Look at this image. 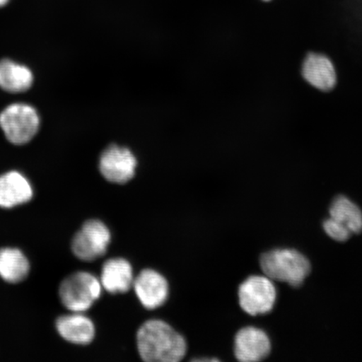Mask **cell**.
<instances>
[{
    "label": "cell",
    "instance_id": "obj_1",
    "mask_svg": "<svg viewBox=\"0 0 362 362\" xmlns=\"http://www.w3.org/2000/svg\"><path fill=\"white\" fill-rule=\"evenodd\" d=\"M140 357L148 362H178L187 354V344L180 333L165 321H146L137 333Z\"/></svg>",
    "mask_w": 362,
    "mask_h": 362
},
{
    "label": "cell",
    "instance_id": "obj_2",
    "mask_svg": "<svg viewBox=\"0 0 362 362\" xmlns=\"http://www.w3.org/2000/svg\"><path fill=\"white\" fill-rule=\"evenodd\" d=\"M262 272L275 281L300 286L310 272V261L294 249H274L260 257Z\"/></svg>",
    "mask_w": 362,
    "mask_h": 362
},
{
    "label": "cell",
    "instance_id": "obj_3",
    "mask_svg": "<svg viewBox=\"0 0 362 362\" xmlns=\"http://www.w3.org/2000/svg\"><path fill=\"white\" fill-rule=\"evenodd\" d=\"M100 280L88 272H76L61 284L59 296L63 305L72 312L81 313L90 309L101 296Z\"/></svg>",
    "mask_w": 362,
    "mask_h": 362
},
{
    "label": "cell",
    "instance_id": "obj_4",
    "mask_svg": "<svg viewBox=\"0 0 362 362\" xmlns=\"http://www.w3.org/2000/svg\"><path fill=\"white\" fill-rule=\"evenodd\" d=\"M0 127L8 141L21 146L30 142L37 134L40 117L33 107L15 103L0 115Z\"/></svg>",
    "mask_w": 362,
    "mask_h": 362
},
{
    "label": "cell",
    "instance_id": "obj_5",
    "mask_svg": "<svg viewBox=\"0 0 362 362\" xmlns=\"http://www.w3.org/2000/svg\"><path fill=\"white\" fill-rule=\"evenodd\" d=\"M276 297L277 292L273 280L267 276H251L238 289L240 306L251 315L269 313L273 310Z\"/></svg>",
    "mask_w": 362,
    "mask_h": 362
},
{
    "label": "cell",
    "instance_id": "obj_6",
    "mask_svg": "<svg viewBox=\"0 0 362 362\" xmlns=\"http://www.w3.org/2000/svg\"><path fill=\"white\" fill-rule=\"evenodd\" d=\"M111 242V233L99 220L86 221L72 240L71 249L80 260L90 262L105 255Z\"/></svg>",
    "mask_w": 362,
    "mask_h": 362
},
{
    "label": "cell",
    "instance_id": "obj_7",
    "mask_svg": "<svg viewBox=\"0 0 362 362\" xmlns=\"http://www.w3.org/2000/svg\"><path fill=\"white\" fill-rule=\"evenodd\" d=\"M138 160L129 148L112 144L99 158V170L107 181L125 184L134 177Z\"/></svg>",
    "mask_w": 362,
    "mask_h": 362
},
{
    "label": "cell",
    "instance_id": "obj_8",
    "mask_svg": "<svg viewBox=\"0 0 362 362\" xmlns=\"http://www.w3.org/2000/svg\"><path fill=\"white\" fill-rule=\"evenodd\" d=\"M133 285L139 301L148 310L157 309L168 298V282L156 270L144 269L134 279Z\"/></svg>",
    "mask_w": 362,
    "mask_h": 362
},
{
    "label": "cell",
    "instance_id": "obj_9",
    "mask_svg": "<svg viewBox=\"0 0 362 362\" xmlns=\"http://www.w3.org/2000/svg\"><path fill=\"white\" fill-rule=\"evenodd\" d=\"M271 351L270 339L264 330L255 327L240 329L235 337V356L243 362L259 361Z\"/></svg>",
    "mask_w": 362,
    "mask_h": 362
},
{
    "label": "cell",
    "instance_id": "obj_10",
    "mask_svg": "<svg viewBox=\"0 0 362 362\" xmlns=\"http://www.w3.org/2000/svg\"><path fill=\"white\" fill-rule=\"evenodd\" d=\"M302 74L312 87L324 92L333 89L337 83L333 63L323 54H309L303 63Z\"/></svg>",
    "mask_w": 362,
    "mask_h": 362
},
{
    "label": "cell",
    "instance_id": "obj_11",
    "mask_svg": "<svg viewBox=\"0 0 362 362\" xmlns=\"http://www.w3.org/2000/svg\"><path fill=\"white\" fill-rule=\"evenodd\" d=\"M33 197V187L16 171L0 176V207L12 208L28 202Z\"/></svg>",
    "mask_w": 362,
    "mask_h": 362
},
{
    "label": "cell",
    "instance_id": "obj_12",
    "mask_svg": "<svg viewBox=\"0 0 362 362\" xmlns=\"http://www.w3.org/2000/svg\"><path fill=\"white\" fill-rule=\"evenodd\" d=\"M56 327L63 339L76 345H88L95 337L93 321L78 312L59 317Z\"/></svg>",
    "mask_w": 362,
    "mask_h": 362
},
{
    "label": "cell",
    "instance_id": "obj_13",
    "mask_svg": "<svg viewBox=\"0 0 362 362\" xmlns=\"http://www.w3.org/2000/svg\"><path fill=\"white\" fill-rule=\"evenodd\" d=\"M134 280L132 266L126 259H112L103 266L100 282L102 287L110 293L128 292Z\"/></svg>",
    "mask_w": 362,
    "mask_h": 362
},
{
    "label": "cell",
    "instance_id": "obj_14",
    "mask_svg": "<svg viewBox=\"0 0 362 362\" xmlns=\"http://www.w3.org/2000/svg\"><path fill=\"white\" fill-rule=\"evenodd\" d=\"M30 271L28 259L19 249H0V277L8 283H19L24 280Z\"/></svg>",
    "mask_w": 362,
    "mask_h": 362
},
{
    "label": "cell",
    "instance_id": "obj_15",
    "mask_svg": "<svg viewBox=\"0 0 362 362\" xmlns=\"http://www.w3.org/2000/svg\"><path fill=\"white\" fill-rule=\"evenodd\" d=\"M33 83V75L29 68L10 60L0 62V88L6 92H25Z\"/></svg>",
    "mask_w": 362,
    "mask_h": 362
},
{
    "label": "cell",
    "instance_id": "obj_16",
    "mask_svg": "<svg viewBox=\"0 0 362 362\" xmlns=\"http://www.w3.org/2000/svg\"><path fill=\"white\" fill-rule=\"evenodd\" d=\"M330 217L345 226L352 234L362 230V212L360 208L346 197H337L329 207Z\"/></svg>",
    "mask_w": 362,
    "mask_h": 362
},
{
    "label": "cell",
    "instance_id": "obj_17",
    "mask_svg": "<svg viewBox=\"0 0 362 362\" xmlns=\"http://www.w3.org/2000/svg\"><path fill=\"white\" fill-rule=\"evenodd\" d=\"M323 228L328 236L337 242H346L352 235L349 229L332 217L324 221Z\"/></svg>",
    "mask_w": 362,
    "mask_h": 362
},
{
    "label": "cell",
    "instance_id": "obj_18",
    "mask_svg": "<svg viewBox=\"0 0 362 362\" xmlns=\"http://www.w3.org/2000/svg\"><path fill=\"white\" fill-rule=\"evenodd\" d=\"M10 0H0V8L6 6Z\"/></svg>",
    "mask_w": 362,
    "mask_h": 362
},
{
    "label": "cell",
    "instance_id": "obj_19",
    "mask_svg": "<svg viewBox=\"0 0 362 362\" xmlns=\"http://www.w3.org/2000/svg\"><path fill=\"white\" fill-rule=\"evenodd\" d=\"M262 1H264V2H270V1H272V0H262Z\"/></svg>",
    "mask_w": 362,
    "mask_h": 362
}]
</instances>
